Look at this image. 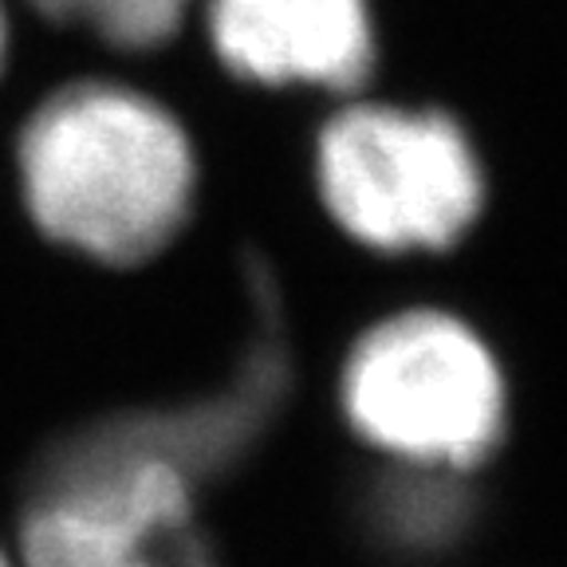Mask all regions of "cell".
I'll return each mask as SVG.
<instances>
[{
  "mask_svg": "<svg viewBox=\"0 0 567 567\" xmlns=\"http://www.w3.org/2000/svg\"><path fill=\"white\" fill-rule=\"evenodd\" d=\"M32 221L103 265H138L177 237L194 205L197 162L158 99L87 80L35 106L17 146Z\"/></svg>",
  "mask_w": 567,
  "mask_h": 567,
  "instance_id": "1",
  "label": "cell"
},
{
  "mask_svg": "<svg viewBox=\"0 0 567 567\" xmlns=\"http://www.w3.org/2000/svg\"><path fill=\"white\" fill-rule=\"evenodd\" d=\"M339 399L354 434L410 470L465 477L505 437V374L450 311L414 308L374 323L347 354Z\"/></svg>",
  "mask_w": 567,
  "mask_h": 567,
  "instance_id": "2",
  "label": "cell"
},
{
  "mask_svg": "<svg viewBox=\"0 0 567 567\" xmlns=\"http://www.w3.org/2000/svg\"><path fill=\"white\" fill-rule=\"evenodd\" d=\"M316 182L347 237L379 252H442L485 205L470 134L442 111L351 103L328 118Z\"/></svg>",
  "mask_w": 567,
  "mask_h": 567,
  "instance_id": "3",
  "label": "cell"
},
{
  "mask_svg": "<svg viewBox=\"0 0 567 567\" xmlns=\"http://www.w3.org/2000/svg\"><path fill=\"white\" fill-rule=\"evenodd\" d=\"M20 556L24 567H217L189 481L75 437L35 465Z\"/></svg>",
  "mask_w": 567,
  "mask_h": 567,
  "instance_id": "4",
  "label": "cell"
},
{
  "mask_svg": "<svg viewBox=\"0 0 567 567\" xmlns=\"http://www.w3.org/2000/svg\"><path fill=\"white\" fill-rule=\"evenodd\" d=\"M205 32L240 80L354 91L374 68L367 0H205Z\"/></svg>",
  "mask_w": 567,
  "mask_h": 567,
  "instance_id": "5",
  "label": "cell"
},
{
  "mask_svg": "<svg viewBox=\"0 0 567 567\" xmlns=\"http://www.w3.org/2000/svg\"><path fill=\"white\" fill-rule=\"evenodd\" d=\"M284 390H288V351L276 336H260L225 390L154 414L106 417L71 437L91 450L154 461L197 488L205 477L237 465L252 450V442L280 410Z\"/></svg>",
  "mask_w": 567,
  "mask_h": 567,
  "instance_id": "6",
  "label": "cell"
},
{
  "mask_svg": "<svg viewBox=\"0 0 567 567\" xmlns=\"http://www.w3.org/2000/svg\"><path fill=\"white\" fill-rule=\"evenodd\" d=\"M371 520L390 548L414 551V556L445 551L470 532L473 496L461 473L399 465L394 477L374 485Z\"/></svg>",
  "mask_w": 567,
  "mask_h": 567,
  "instance_id": "7",
  "label": "cell"
},
{
  "mask_svg": "<svg viewBox=\"0 0 567 567\" xmlns=\"http://www.w3.org/2000/svg\"><path fill=\"white\" fill-rule=\"evenodd\" d=\"M55 24L83 28L115 48H158L177 32L189 0H32Z\"/></svg>",
  "mask_w": 567,
  "mask_h": 567,
  "instance_id": "8",
  "label": "cell"
},
{
  "mask_svg": "<svg viewBox=\"0 0 567 567\" xmlns=\"http://www.w3.org/2000/svg\"><path fill=\"white\" fill-rule=\"evenodd\" d=\"M4 48H9V24H4V9H0V68H4Z\"/></svg>",
  "mask_w": 567,
  "mask_h": 567,
  "instance_id": "9",
  "label": "cell"
},
{
  "mask_svg": "<svg viewBox=\"0 0 567 567\" xmlns=\"http://www.w3.org/2000/svg\"><path fill=\"white\" fill-rule=\"evenodd\" d=\"M0 567H12V564H9V556H4V551H0Z\"/></svg>",
  "mask_w": 567,
  "mask_h": 567,
  "instance_id": "10",
  "label": "cell"
}]
</instances>
